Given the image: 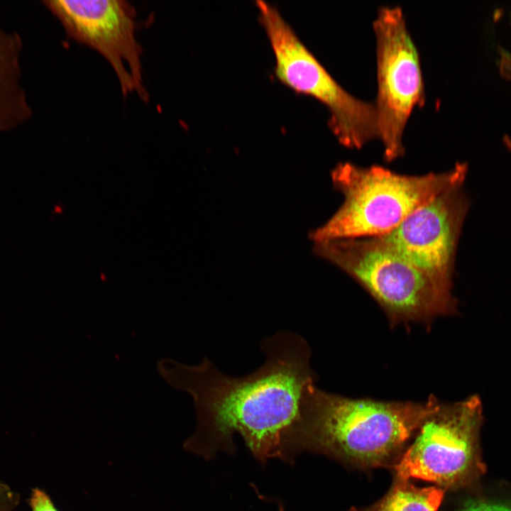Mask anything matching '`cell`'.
<instances>
[{
  "instance_id": "cell-14",
  "label": "cell",
  "mask_w": 511,
  "mask_h": 511,
  "mask_svg": "<svg viewBox=\"0 0 511 511\" xmlns=\"http://www.w3.org/2000/svg\"><path fill=\"white\" fill-rule=\"evenodd\" d=\"M461 511H511V505L494 502L472 500L466 503Z\"/></svg>"
},
{
  "instance_id": "cell-10",
  "label": "cell",
  "mask_w": 511,
  "mask_h": 511,
  "mask_svg": "<svg viewBox=\"0 0 511 511\" xmlns=\"http://www.w3.org/2000/svg\"><path fill=\"white\" fill-rule=\"evenodd\" d=\"M23 40L0 25V133L27 123L33 111L23 84Z\"/></svg>"
},
{
  "instance_id": "cell-11",
  "label": "cell",
  "mask_w": 511,
  "mask_h": 511,
  "mask_svg": "<svg viewBox=\"0 0 511 511\" xmlns=\"http://www.w3.org/2000/svg\"><path fill=\"white\" fill-rule=\"evenodd\" d=\"M438 487L418 488L409 480L396 478L392 488L380 500L364 507L348 511H437L444 498Z\"/></svg>"
},
{
  "instance_id": "cell-15",
  "label": "cell",
  "mask_w": 511,
  "mask_h": 511,
  "mask_svg": "<svg viewBox=\"0 0 511 511\" xmlns=\"http://www.w3.org/2000/svg\"><path fill=\"white\" fill-rule=\"evenodd\" d=\"M280 511H285L282 506H280Z\"/></svg>"
},
{
  "instance_id": "cell-9",
  "label": "cell",
  "mask_w": 511,
  "mask_h": 511,
  "mask_svg": "<svg viewBox=\"0 0 511 511\" xmlns=\"http://www.w3.org/2000/svg\"><path fill=\"white\" fill-rule=\"evenodd\" d=\"M469 206L463 185L451 187L378 238L435 281L452 289L457 246Z\"/></svg>"
},
{
  "instance_id": "cell-7",
  "label": "cell",
  "mask_w": 511,
  "mask_h": 511,
  "mask_svg": "<svg viewBox=\"0 0 511 511\" xmlns=\"http://www.w3.org/2000/svg\"><path fill=\"white\" fill-rule=\"evenodd\" d=\"M481 419L476 395L454 403L439 402L392 468L396 478H418L443 488L463 483L473 468Z\"/></svg>"
},
{
  "instance_id": "cell-8",
  "label": "cell",
  "mask_w": 511,
  "mask_h": 511,
  "mask_svg": "<svg viewBox=\"0 0 511 511\" xmlns=\"http://www.w3.org/2000/svg\"><path fill=\"white\" fill-rule=\"evenodd\" d=\"M43 3L70 38L93 48L106 60L123 96L135 93L147 101L142 49L136 36V12L128 1L49 0Z\"/></svg>"
},
{
  "instance_id": "cell-1",
  "label": "cell",
  "mask_w": 511,
  "mask_h": 511,
  "mask_svg": "<svg viewBox=\"0 0 511 511\" xmlns=\"http://www.w3.org/2000/svg\"><path fill=\"white\" fill-rule=\"evenodd\" d=\"M263 364L242 377L220 371L207 358L198 366L175 365L172 380L194 402L197 424L185 441V450L213 458L219 451H234L238 434L260 463L284 461L287 434L297 418L304 389L315 382L311 349L297 334L281 330L265 338Z\"/></svg>"
},
{
  "instance_id": "cell-4",
  "label": "cell",
  "mask_w": 511,
  "mask_h": 511,
  "mask_svg": "<svg viewBox=\"0 0 511 511\" xmlns=\"http://www.w3.org/2000/svg\"><path fill=\"white\" fill-rule=\"evenodd\" d=\"M314 250L367 290L391 324L427 322L456 312L451 289L435 281L378 237L315 243Z\"/></svg>"
},
{
  "instance_id": "cell-6",
  "label": "cell",
  "mask_w": 511,
  "mask_h": 511,
  "mask_svg": "<svg viewBox=\"0 0 511 511\" xmlns=\"http://www.w3.org/2000/svg\"><path fill=\"white\" fill-rule=\"evenodd\" d=\"M376 39L378 94L375 102L383 157L392 162L404 154L402 136L425 92L417 49L400 6H381L373 23Z\"/></svg>"
},
{
  "instance_id": "cell-5",
  "label": "cell",
  "mask_w": 511,
  "mask_h": 511,
  "mask_svg": "<svg viewBox=\"0 0 511 511\" xmlns=\"http://www.w3.org/2000/svg\"><path fill=\"white\" fill-rule=\"evenodd\" d=\"M256 4L274 52L278 78L326 106L329 126L344 146L361 148L378 137L375 104L356 98L338 84L275 7L263 1Z\"/></svg>"
},
{
  "instance_id": "cell-12",
  "label": "cell",
  "mask_w": 511,
  "mask_h": 511,
  "mask_svg": "<svg viewBox=\"0 0 511 511\" xmlns=\"http://www.w3.org/2000/svg\"><path fill=\"white\" fill-rule=\"evenodd\" d=\"M31 511H60L50 495L40 488H33L28 499Z\"/></svg>"
},
{
  "instance_id": "cell-13",
  "label": "cell",
  "mask_w": 511,
  "mask_h": 511,
  "mask_svg": "<svg viewBox=\"0 0 511 511\" xmlns=\"http://www.w3.org/2000/svg\"><path fill=\"white\" fill-rule=\"evenodd\" d=\"M19 502V494L9 485L0 481V511H13Z\"/></svg>"
},
{
  "instance_id": "cell-2",
  "label": "cell",
  "mask_w": 511,
  "mask_h": 511,
  "mask_svg": "<svg viewBox=\"0 0 511 511\" xmlns=\"http://www.w3.org/2000/svg\"><path fill=\"white\" fill-rule=\"evenodd\" d=\"M439 403L433 396L420 403L350 399L310 384L286 436L285 461L307 451L363 468H393Z\"/></svg>"
},
{
  "instance_id": "cell-3",
  "label": "cell",
  "mask_w": 511,
  "mask_h": 511,
  "mask_svg": "<svg viewBox=\"0 0 511 511\" xmlns=\"http://www.w3.org/2000/svg\"><path fill=\"white\" fill-rule=\"evenodd\" d=\"M467 172L468 165L461 163L449 171L423 175L341 163L331 175L334 187L344 197V202L311 238L319 243L385 235L436 195L463 185Z\"/></svg>"
}]
</instances>
